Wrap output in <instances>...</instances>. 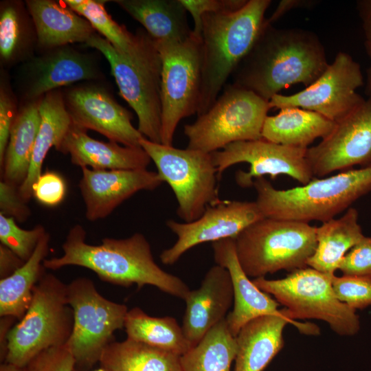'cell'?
I'll return each instance as SVG.
<instances>
[{"mask_svg": "<svg viewBox=\"0 0 371 371\" xmlns=\"http://www.w3.org/2000/svg\"><path fill=\"white\" fill-rule=\"evenodd\" d=\"M328 65L324 47L314 32L277 28L265 21L254 46L232 75V84L269 101L291 85H311Z\"/></svg>", "mask_w": 371, "mask_h": 371, "instance_id": "cell-1", "label": "cell"}, {"mask_svg": "<svg viewBox=\"0 0 371 371\" xmlns=\"http://www.w3.org/2000/svg\"><path fill=\"white\" fill-rule=\"evenodd\" d=\"M86 231L76 224L62 245L60 257L45 259V269L57 270L69 265L95 272L101 280L122 286L136 284L157 287L184 300L190 289L179 277L164 271L155 261L150 243L141 233L126 238H105L100 245L86 242Z\"/></svg>", "mask_w": 371, "mask_h": 371, "instance_id": "cell-2", "label": "cell"}, {"mask_svg": "<svg viewBox=\"0 0 371 371\" xmlns=\"http://www.w3.org/2000/svg\"><path fill=\"white\" fill-rule=\"evenodd\" d=\"M270 0H248L231 12L207 13L202 17L201 89L197 115L215 102L240 63L259 36Z\"/></svg>", "mask_w": 371, "mask_h": 371, "instance_id": "cell-3", "label": "cell"}, {"mask_svg": "<svg viewBox=\"0 0 371 371\" xmlns=\"http://www.w3.org/2000/svg\"><path fill=\"white\" fill-rule=\"evenodd\" d=\"M257 203L265 217L309 223L325 222L350 208L371 191V165L313 178L301 186L278 190L265 177L254 180Z\"/></svg>", "mask_w": 371, "mask_h": 371, "instance_id": "cell-4", "label": "cell"}, {"mask_svg": "<svg viewBox=\"0 0 371 371\" xmlns=\"http://www.w3.org/2000/svg\"><path fill=\"white\" fill-rule=\"evenodd\" d=\"M137 43L127 53L116 50L98 33L85 43L109 61L120 95L135 112L138 131L148 140L161 143V74L162 61L155 41L139 30Z\"/></svg>", "mask_w": 371, "mask_h": 371, "instance_id": "cell-5", "label": "cell"}, {"mask_svg": "<svg viewBox=\"0 0 371 371\" xmlns=\"http://www.w3.org/2000/svg\"><path fill=\"white\" fill-rule=\"evenodd\" d=\"M238 262L249 278L307 266L316 246V227L309 223L264 217L236 238Z\"/></svg>", "mask_w": 371, "mask_h": 371, "instance_id": "cell-6", "label": "cell"}, {"mask_svg": "<svg viewBox=\"0 0 371 371\" xmlns=\"http://www.w3.org/2000/svg\"><path fill=\"white\" fill-rule=\"evenodd\" d=\"M74 327V312L68 303L67 284L45 272L33 290L23 317L7 335L5 362L26 366L42 351L65 345Z\"/></svg>", "mask_w": 371, "mask_h": 371, "instance_id": "cell-7", "label": "cell"}, {"mask_svg": "<svg viewBox=\"0 0 371 371\" xmlns=\"http://www.w3.org/2000/svg\"><path fill=\"white\" fill-rule=\"evenodd\" d=\"M269 101L230 83L203 114L183 126L188 148L207 153L227 145L262 139Z\"/></svg>", "mask_w": 371, "mask_h": 371, "instance_id": "cell-8", "label": "cell"}, {"mask_svg": "<svg viewBox=\"0 0 371 371\" xmlns=\"http://www.w3.org/2000/svg\"><path fill=\"white\" fill-rule=\"evenodd\" d=\"M333 278L306 267L291 271L282 279L262 277L252 281L285 307L283 313L290 319H317L326 322L339 335H355L360 329L359 316L355 309L337 299Z\"/></svg>", "mask_w": 371, "mask_h": 371, "instance_id": "cell-9", "label": "cell"}, {"mask_svg": "<svg viewBox=\"0 0 371 371\" xmlns=\"http://www.w3.org/2000/svg\"><path fill=\"white\" fill-rule=\"evenodd\" d=\"M140 146L155 164L157 173L172 188L177 214L185 223L199 218L219 202L216 168L211 153L153 142L143 137Z\"/></svg>", "mask_w": 371, "mask_h": 371, "instance_id": "cell-10", "label": "cell"}, {"mask_svg": "<svg viewBox=\"0 0 371 371\" xmlns=\"http://www.w3.org/2000/svg\"><path fill=\"white\" fill-rule=\"evenodd\" d=\"M67 299L74 327L66 345L75 359V371H90L104 348L115 341V331L124 327L128 308L104 297L93 282L83 277L67 284Z\"/></svg>", "mask_w": 371, "mask_h": 371, "instance_id": "cell-11", "label": "cell"}, {"mask_svg": "<svg viewBox=\"0 0 371 371\" xmlns=\"http://www.w3.org/2000/svg\"><path fill=\"white\" fill-rule=\"evenodd\" d=\"M162 61L161 143L172 146L177 125L197 114L201 89V38L192 32L184 41L157 43Z\"/></svg>", "mask_w": 371, "mask_h": 371, "instance_id": "cell-12", "label": "cell"}, {"mask_svg": "<svg viewBox=\"0 0 371 371\" xmlns=\"http://www.w3.org/2000/svg\"><path fill=\"white\" fill-rule=\"evenodd\" d=\"M363 85L359 64L348 54L339 52L311 85L292 95H275L269 100V106L279 109L297 107L336 122L365 101L357 92Z\"/></svg>", "mask_w": 371, "mask_h": 371, "instance_id": "cell-13", "label": "cell"}, {"mask_svg": "<svg viewBox=\"0 0 371 371\" xmlns=\"http://www.w3.org/2000/svg\"><path fill=\"white\" fill-rule=\"evenodd\" d=\"M306 150L262 138L234 142L211 155L219 179L229 167L239 163L249 164V171L238 170L235 176L239 186L247 188L252 186L254 179L265 175L275 179L284 175L302 185L308 183L314 177L306 159Z\"/></svg>", "mask_w": 371, "mask_h": 371, "instance_id": "cell-14", "label": "cell"}, {"mask_svg": "<svg viewBox=\"0 0 371 371\" xmlns=\"http://www.w3.org/2000/svg\"><path fill=\"white\" fill-rule=\"evenodd\" d=\"M334 122L318 144L307 148L306 157L314 177L371 165V97Z\"/></svg>", "mask_w": 371, "mask_h": 371, "instance_id": "cell-15", "label": "cell"}, {"mask_svg": "<svg viewBox=\"0 0 371 371\" xmlns=\"http://www.w3.org/2000/svg\"><path fill=\"white\" fill-rule=\"evenodd\" d=\"M264 217L256 201L221 200L208 206L192 222L168 220L166 225L177 238L172 247L161 251L159 258L164 265H173L191 248L206 242L234 238L249 225Z\"/></svg>", "mask_w": 371, "mask_h": 371, "instance_id": "cell-16", "label": "cell"}, {"mask_svg": "<svg viewBox=\"0 0 371 371\" xmlns=\"http://www.w3.org/2000/svg\"><path fill=\"white\" fill-rule=\"evenodd\" d=\"M72 123L92 130L122 146L138 147L144 137L131 122L133 115L104 86L85 82L63 91Z\"/></svg>", "mask_w": 371, "mask_h": 371, "instance_id": "cell-17", "label": "cell"}, {"mask_svg": "<svg viewBox=\"0 0 371 371\" xmlns=\"http://www.w3.org/2000/svg\"><path fill=\"white\" fill-rule=\"evenodd\" d=\"M24 63L20 84L23 102L40 99L78 81L101 80L103 76L91 54L69 45L42 52Z\"/></svg>", "mask_w": 371, "mask_h": 371, "instance_id": "cell-18", "label": "cell"}, {"mask_svg": "<svg viewBox=\"0 0 371 371\" xmlns=\"http://www.w3.org/2000/svg\"><path fill=\"white\" fill-rule=\"evenodd\" d=\"M79 188L90 221L104 218L122 203L141 190H153L164 182L147 169L94 170L81 168Z\"/></svg>", "mask_w": 371, "mask_h": 371, "instance_id": "cell-19", "label": "cell"}, {"mask_svg": "<svg viewBox=\"0 0 371 371\" xmlns=\"http://www.w3.org/2000/svg\"><path fill=\"white\" fill-rule=\"evenodd\" d=\"M184 300L186 306L181 327L193 347L226 317L234 304L229 273L218 265L212 267L205 273L201 286L190 290Z\"/></svg>", "mask_w": 371, "mask_h": 371, "instance_id": "cell-20", "label": "cell"}, {"mask_svg": "<svg viewBox=\"0 0 371 371\" xmlns=\"http://www.w3.org/2000/svg\"><path fill=\"white\" fill-rule=\"evenodd\" d=\"M214 258L216 265L229 273L233 292V309L225 319L230 333L236 337L248 322L266 315H282L280 304L269 294L261 291L251 280L240 266L234 238H225L212 243Z\"/></svg>", "mask_w": 371, "mask_h": 371, "instance_id": "cell-21", "label": "cell"}, {"mask_svg": "<svg viewBox=\"0 0 371 371\" xmlns=\"http://www.w3.org/2000/svg\"><path fill=\"white\" fill-rule=\"evenodd\" d=\"M289 323L308 334H317L319 331L317 326L296 322L284 313L251 319L235 337L237 352L234 371H262L282 348L283 330Z\"/></svg>", "mask_w": 371, "mask_h": 371, "instance_id": "cell-22", "label": "cell"}, {"mask_svg": "<svg viewBox=\"0 0 371 371\" xmlns=\"http://www.w3.org/2000/svg\"><path fill=\"white\" fill-rule=\"evenodd\" d=\"M58 151L69 154L73 164L94 170L147 169L151 159L141 147L120 146L91 137L71 123Z\"/></svg>", "mask_w": 371, "mask_h": 371, "instance_id": "cell-23", "label": "cell"}, {"mask_svg": "<svg viewBox=\"0 0 371 371\" xmlns=\"http://www.w3.org/2000/svg\"><path fill=\"white\" fill-rule=\"evenodd\" d=\"M42 52L75 43H85L96 33L90 23L64 1L26 0Z\"/></svg>", "mask_w": 371, "mask_h": 371, "instance_id": "cell-24", "label": "cell"}, {"mask_svg": "<svg viewBox=\"0 0 371 371\" xmlns=\"http://www.w3.org/2000/svg\"><path fill=\"white\" fill-rule=\"evenodd\" d=\"M41 124L36 138L27 178L19 188V192L27 203L33 196L32 186L42 174V167L49 149L58 150L72 123L66 109L63 91L53 90L40 100Z\"/></svg>", "mask_w": 371, "mask_h": 371, "instance_id": "cell-25", "label": "cell"}, {"mask_svg": "<svg viewBox=\"0 0 371 371\" xmlns=\"http://www.w3.org/2000/svg\"><path fill=\"white\" fill-rule=\"evenodd\" d=\"M157 43H177L192 34L180 0H114Z\"/></svg>", "mask_w": 371, "mask_h": 371, "instance_id": "cell-26", "label": "cell"}, {"mask_svg": "<svg viewBox=\"0 0 371 371\" xmlns=\"http://www.w3.org/2000/svg\"><path fill=\"white\" fill-rule=\"evenodd\" d=\"M364 236L359 212L350 207L341 217L323 222L316 227L317 246L307 266L334 276L344 256Z\"/></svg>", "mask_w": 371, "mask_h": 371, "instance_id": "cell-27", "label": "cell"}, {"mask_svg": "<svg viewBox=\"0 0 371 371\" xmlns=\"http://www.w3.org/2000/svg\"><path fill=\"white\" fill-rule=\"evenodd\" d=\"M40 99L23 102L12 124L4 158L1 180L19 188L27 177L41 124Z\"/></svg>", "mask_w": 371, "mask_h": 371, "instance_id": "cell-28", "label": "cell"}, {"mask_svg": "<svg viewBox=\"0 0 371 371\" xmlns=\"http://www.w3.org/2000/svg\"><path fill=\"white\" fill-rule=\"evenodd\" d=\"M335 122L314 111L297 108L280 109L265 120L262 138L291 147L307 149L317 138L325 137Z\"/></svg>", "mask_w": 371, "mask_h": 371, "instance_id": "cell-29", "label": "cell"}, {"mask_svg": "<svg viewBox=\"0 0 371 371\" xmlns=\"http://www.w3.org/2000/svg\"><path fill=\"white\" fill-rule=\"evenodd\" d=\"M37 35L25 2L3 1L0 6V58L4 67L25 63L34 56Z\"/></svg>", "mask_w": 371, "mask_h": 371, "instance_id": "cell-30", "label": "cell"}, {"mask_svg": "<svg viewBox=\"0 0 371 371\" xmlns=\"http://www.w3.org/2000/svg\"><path fill=\"white\" fill-rule=\"evenodd\" d=\"M50 235L46 232L34 253L12 274L0 280V316L21 319L32 298L33 290L45 268L43 261L49 250Z\"/></svg>", "mask_w": 371, "mask_h": 371, "instance_id": "cell-31", "label": "cell"}, {"mask_svg": "<svg viewBox=\"0 0 371 371\" xmlns=\"http://www.w3.org/2000/svg\"><path fill=\"white\" fill-rule=\"evenodd\" d=\"M99 363L106 371H184L181 355L128 338L109 344Z\"/></svg>", "mask_w": 371, "mask_h": 371, "instance_id": "cell-32", "label": "cell"}, {"mask_svg": "<svg viewBox=\"0 0 371 371\" xmlns=\"http://www.w3.org/2000/svg\"><path fill=\"white\" fill-rule=\"evenodd\" d=\"M124 328L129 339L181 356L192 348L175 318L150 316L138 307L128 311Z\"/></svg>", "mask_w": 371, "mask_h": 371, "instance_id": "cell-33", "label": "cell"}, {"mask_svg": "<svg viewBox=\"0 0 371 371\" xmlns=\"http://www.w3.org/2000/svg\"><path fill=\"white\" fill-rule=\"evenodd\" d=\"M236 352V337L225 318L181 356V364L184 371H230Z\"/></svg>", "mask_w": 371, "mask_h": 371, "instance_id": "cell-34", "label": "cell"}, {"mask_svg": "<svg viewBox=\"0 0 371 371\" xmlns=\"http://www.w3.org/2000/svg\"><path fill=\"white\" fill-rule=\"evenodd\" d=\"M73 10L86 19L95 31L118 52L127 53L137 43V34L130 32L124 25L115 21L106 12V1L65 0Z\"/></svg>", "mask_w": 371, "mask_h": 371, "instance_id": "cell-35", "label": "cell"}, {"mask_svg": "<svg viewBox=\"0 0 371 371\" xmlns=\"http://www.w3.org/2000/svg\"><path fill=\"white\" fill-rule=\"evenodd\" d=\"M46 232L41 225H37L32 229H23L17 225L14 218L0 214L1 244L12 250L24 262L31 257Z\"/></svg>", "mask_w": 371, "mask_h": 371, "instance_id": "cell-36", "label": "cell"}, {"mask_svg": "<svg viewBox=\"0 0 371 371\" xmlns=\"http://www.w3.org/2000/svg\"><path fill=\"white\" fill-rule=\"evenodd\" d=\"M332 285L337 299L355 311L371 306V277L334 276Z\"/></svg>", "mask_w": 371, "mask_h": 371, "instance_id": "cell-37", "label": "cell"}, {"mask_svg": "<svg viewBox=\"0 0 371 371\" xmlns=\"http://www.w3.org/2000/svg\"><path fill=\"white\" fill-rule=\"evenodd\" d=\"M0 85V166L2 164L12 124L19 111L17 102L5 75Z\"/></svg>", "mask_w": 371, "mask_h": 371, "instance_id": "cell-38", "label": "cell"}, {"mask_svg": "<svg viewBox=\"0 0 371 371\" xmlns=\"http://www.w3.org/2000/svg\"><path fill=\"white\" fill-rule=\"evenodd\" d=\"M194 22L193 33L201 37L202 17L207 13L231 12L242 8L248 0H180Z\"/></svg>", "mask_w": 371, "mask_h": 371, "instance_id": "cell-39", "label": "cell"}, {"mask_svg": "<svg viewBox=\"0 0 371 371\" xmlns=\"http://www.w3.org/2000/svg\"><path fill=\"white\" fill-rule=\"evenodd\" d=\"M26 367L28 371H74L75 359L65 344L42 351Z\"/></svg>", "mask_w": 371, "mask_h": 371, "instance_id": "cell-40", "label": "cell"}, {"mask_svg": "<svg viewBox=\"0 0 371 371\" xmlns=\"http://www.w3.org/2000/svg\"><path fill=\"white\" fill-rule=\"evenodd\" d=\"M338 270L343 275L371 277V237L364 236L342 258Z\"/></svg>", "mask_w": 371, "mask_h": 371, "instance_id": "cell-41", "label": "cell"}, {"mask_svg": "<svg viewBox=\"0 0 371 371\" xmlns=\"http://www.w3.org/2000/svg\"><path fill=\"white\" fill-rule=\"evenodd\" d=\"M66 183L63 178L54 172L42 173L32 186L33 196L46 206H56L64 199Z\"/></svg>", "mask_w": 371, "mask_h": 371, "instance_id": "cell-42", "label": "cell"}, {"mask_svg": "<svg viewBox=\"0 0 371 371\" xmlns=\"http://www.w3.org/2000/svg\"><path fill=\"white\" fill-rule=\"evenodd\" d=\"M0 214L23 223L31 214L27 202L21 196L19 188L3 180L0 181Z\"/></svg>", "mask_w": 371, "mask_h": 371, "instance_id": "cell-43", "label": "cell"}, {"mask_svg": "<svg viewBox=\"0 0 371 371\" xmlns=\"http://www.w3.org/2000/svg\"><path fill=\"white\" fill-rule=\"evenodd\" d=\"M24 261L3 245H0V277H8L20 268Z\"/></svg>", "mask_w": 371, "mask_h": 371, "instance_id": "cell-44", "label": "cell"}, {"mask_svg": "<svg viewBox=\"0 0 371 371\" xmlns=\"http://www.w3.org/2000/svg\"><path fill=\"white\" fill-rule=\"evenodd\" d=\"M314 4L313 1H303V0H283L281 1L276 10L271 14V16L266 19V21L268 24L272 25L275 21L278 20L285 13L289 10L297 8L312 6Z\"/></svg>", "mask_w": 371, "mask_h": 371, "instance_id": "cell-45", "label": "cell"}, {"mask_svg": "<svg viewBox=\"0 0 371 371\" xmlns=\"http://www.w3.org/2000/svg\"><path fill=\"white\" fill-rule=\"evenodd\" d=\"M357 9L362 21L365 44L371 43V0L358 1Z\"/></svg>", "mask_w": 371, "mask_h": 371, "instance_id": "cell-46", "label": "cell"}, {"mask_svg": "<svg viewBox=\"0 0 371 371\" xmlns=\"http://www.w3.org/2000/svg\"><path fill=\"white\" fill-rule=\"evenodd\" d=\"M15 318L11 317H1V337H0V357L1 363L5 362L7 355V335L12 327Z\"/></svg>", "mask_w": 371, "mask_h": 371, "instance_id": "cell-47", "label": "cell"}, {"mask_svg": "<svg viewBox=\"0 0 371 371\" xmlns=\"http://www.w3.org/2000/svg\"><path fill=\"white\" fill-rule=\"evenodd\" d=\"M367 54L370 60V65L367 69V78L365 93L368 97H371V43L365 44Z\"/></svg>", "mask_w": 371, "mask_h": 371, "instance_id": "cell-48", "label": "cell"}, {"mask_svg": "<svg viewBox=\"0 0 371 371\" xmlns=\"http://www.w3.org/2000/svg\"><path fill=\"white\" fill-rule=\"evenodd\" d=\"M0 371H28L26 366H19L8 362L1 363Z\"/></svg>", "mask_w": 371, "mask_h": 371, "instance_id": "cell-49", "label": "cell"}, {"mask_svg": "<svg viewBox=\"0 0 371 371\" xmlns=\"http://www.w3.org/2000/svg\"><path fill=\"white\" fill-rule=\"evenodd\" d=\"M93 371H106L105 369L102 368H100L99 369H97V370H93Z\"/></svg>", "mask_w": 371, "mask_h": 371, "instance_id": "cell-50", "label": "cell"}]
</instances>
